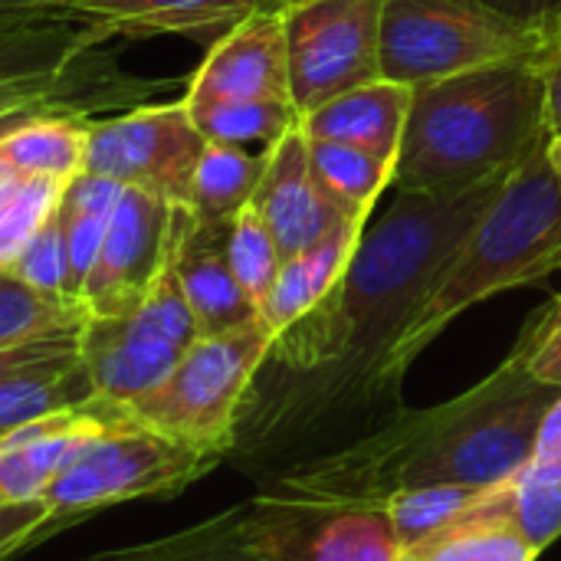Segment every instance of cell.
<instances>
[{"label": "cell", "instance_id": "bcb514c9", "mask_svg": "<svg viewBox=\"0 0 561 561\" xmlns=\"http://www.w3.org/2000/svg\"><path fill=\"white\" fill-rule=\"evenodd\" d=\"M283 3H289V0H283ZM283 3H279V7H283Z\"/></svg>", "mask_w": 561, "mask_h": 561}, {"label": "cell", "instance_id": "e575fe53", "mask_svg": "<svg viewBox=\"0 0 561 561\" xmlns=\"http://www.w3.org/2000/svg\"><path fill=\"white\" fill-rule=\"evenodd\" d=\"M59 85V76L53 79H13L0 82V131L33 118V115H49L46 105L53 102V92Z\"/></svg>", "mask_w": 561, "mask_h": 561}, {"label": "cell", "instance_id": "277c9868", "mask_svg": "<svg viewBox=\"0 0 561 561\" xmlns=\"http://www.w3.org/2000/svg\"><path fill=\"white\" fill-rule=\"evenodd\" d=\"M546 141L510 171L424 296L388 365L394 388L404 391L411 365L467 309L561 270V178L549 164Z\"/></svg>", "mask_w": 561, "mask_h": 561}, {"label": "cell", "instance_id": "60d3db41", "mask_svg": "<svg viewBox=\"0 0 561 561\" xmlns=\"http://www.w3.org/2000/svg\"><path fill=\"white\" fill-rule=\"evenodd\" d=\"M53 0H0V20L10 16H30V13H49Z\"/></svg>", "mask_w": 561, "mask_h": 561}, {"label": "cell", "instance_id": "d590c367", "mask_svg": "<svg viewBox=\"0 0 561 561\" xmlns=\"http://www.w3.org/2000/svg\"><path fill=\"white\" fill-rule=\"evenodd\" d=\"M496 16L526 26L542 36H559L561 33V0H477Z\"/></svg>", "mask_w": 561, "mask_h": 561}, {"label": "cell", "instance_id": "f6af8a7d", "mask_svg": "<svg viewBox=\"0 0 561 561\" xmlns=\"http://www.w3.org/2000/svg\"><path fill=\"white\" fill-rule=\"evenodd\" d=\"M394 561H424V559H417L414 552H401V556H398V559H394Z\"/></svg>", "mask_w": 561, "mask_h": 561}, {"label": "cell", "instance_id": "8d00e7d4", "mask_svg": "<svg viewBox=\"0 0 561 561\" xmlns=\"http://www.w3.org/2000/svg\"><path fill=\"white\" fill-rule=\"evenodd\" d=\"M561 342V293H556L539 312L529 316L526 329L519 332L513 352H519L523 358H533L542 348H552Z\"/></svg>", "mask_w": 561, "mask_h": 561}, {"label": "cell", "instance_id": "ee69618b", "mask_svg": "<svg viewBox=\"0 0 561 561\" xmlns=\"http://www.w3.org/2000/svg\"><path fill=\"white\" fill-rule=\"evenodd\" d=\"M250 7H279L283 0H247Z\"/></svg>", "mask_w": 561, "mask_h": 561}, {"label": "cell", "instance_id": "4316f807", "mask_svg": "<svg viewBox=\"0 0 561 561\" xmlns=\"http://www.w3.org/2000/svg\"><path fill=\"white\" fill-rule=\"evenodd\" d=\"M187 105V102H184ZM204 141L263 151L273 148L283 135L299 128V112L289 99H243V102H207L187 105Z\"/></svg>", "mask_w": 561, "mask_h": 561}, {"label": "cell", "instance_id": "4dcf8cb0", "mask_svg": "<svg viewBox=\"0 0 561 561\" xmlns=\"http://www.w3.org/2000/svg\"><path fill=\"white\" fill-rule=\"evenodd\" d=\"M66 181L16 178L0 191V273H10L46 217L59 207Z\"/></svg>", "mask_w": 561, "mask_h": 561}, {"label": "cell", "instance_id": "74e56055", "mask_svg": "<svg viewBox=\"0 0 561 561\" xmlns=\"http://www.w3.org/2000/svg\"><path fill=\"white\" fill-rule=\"evenodd\" d=\"M542 89H546V131L561 135V33L539 49Z\"/></svg>", "mask_w": 561, "mask_h": 561}, {"label": "cell", "instance_id": "f546056e", "mask_svg": "<svg viewBox=\"0 0 561 561\" xmlns=\"http://www.w3.org/2000/svg\"><path fill=\"white\" fill-rule=\"evenodd\" d=\"M483 490L486 486L444 483V486H414V490H401V493L388 496L385 510L391 516L401 549L404 552L417 549L421 542L434 539L437 533L457 526L480 503Z\"/></svg>", "mask_w": 561, "mask_h": 561}, {"label": "cell", "instance_id": "836d02e7", "mask_svg": "<svg viewBox=\"0 0 561 561\" xmlns=\"http://www.w3.org/2000/svg\"><path fill=\"white\" fill-rule=\"evenodd\" d=\"M16 279H23L26 286L49 293V296H62L72 299L66 293V240H62V217L59 207L46 217V224L36 230V237L30 240V247L20 253V260L10 270ZM79 302V299H76Z\"/></svg>", "mask_w": 561, "mask_h": 561}, {"label": "cell", "instance_id": "484cf974", "mask_svg": "<svg viewBox=\"0 0 561 561\" xmlns=\"http://www.w3.org/2000/svg\"><path fill=\"white\" fill-rule=\"evenodd\" d=\"M92 561H266L243 536L240 506L164 539L102 552Z\"/></svg>", "mask_w": 561, "mask_h": 561}, {"label": "cell", "instance_id": "d6a6232c", "mask_svg": "<svg viewBox=\"0 0 561 561\" xmlns=\"http://www.w3.org/2000/svg\"><path fill=\"white\" fill-rule=\"evenodd\" d=\"M59 217H62V240H66V293L72 299H79L82 286L95 266V256H99V247H102L112 214L89 210V207H79V204H69L59 197Z\"/></svg>", "mask_w": 561, "mask_h": 561}, {"label": "cell", "instance_id": "9a60e30c", "mask_svg": "<svg viewBox=\"0 0 561 561\" xmlns=\"http://www.w3.org/2000/svg\"><path fill=\"white\" fill-rule=\"evenodd\" d=\"M250 207L273 230L283 260L302 253L306 247L332 233L342 220H352L316 181L309 164V138L302 135V128H293L270 148L266 171Z\"/></svg>", "mask_w": 561, "mask_h": 561}, {"label": "cell", "instance_id": "e0dca14e", "mask_svg": "<svg viewBox=\"0 0 561 561\" xmlns=\"http://www.w3.org/2000/svg\"><path fill=\"white\" fill-rule=\"evenodd\" d=\"M250 10L247 0H53L49 13H69L99 30L128 36H191L214 43Z\"/></svg>", "mask_w": 561, "mask_h": 561}, {"label": "cell", "instance_id": "83f0119b", "mask_svg": "<svg viewBox=\"0 0 561 561\" xmlns=\"http://www.w3.org/2000/svg\"><path fill=\"white\" fill-rule=\"evenodd\" d=\"M486 493V490H483ZM483 500V496H480ZM424 561H536L539 549L503 516H490L480 503L457 526L408 549Z\"/></svg>", "mask_w": 561, "mask_h": 561}, {"label": "cell", "instance_id": "9c48e42d", "mask_svg": "<svg viewBox=\"0 0 561 561\" xmlns=\"http://www.w3.org/2000/svg\"><path fill=\"white\" fill-rule=\"evenodd\" d=\"M247 542L266 561H394L404 549L385 503L263 486L240 506Z\"/></svg>", "mask_w": 561, "mask_h": 561}, {"label": "cell", "instance_id": "7c38bea8", "mask_svg": "<svg viewBox=\"0 0 561 561\" xmlns=\"http://www.w3.org/2000/svg\"><path fill=\"white\" fill-rule=\"evenodd\" d=\"M171 243L174 204L138 187H125L108 217L95 266L79 296L89 319L131 312L164 270Z\"/></svg>", "mask_w": 561, "mask_h": 561}, {"label": "cell", "instance_id": "5bb4252c", "mask_svg": "<svg viewBox=\"0 0 561 561\" xmlns=\"http://www.w3.org/2000/svg\"><path fill=\"white\" fill-rule=\"evenodd\" d=\"M122 404L92 398L0 437V513L30 510L76 460V454L122 417Z\"/></svg>", "mask_w": 561, "mask_h": 561}, {"label": "cell", "instance_id": "7402d4cb", "mask_svg": "<svg viewBox=\"0 0 561 561\" xmlns=\"http://www.w3.org/2000/svg\"><path fill=\"white\" fill-rule=\"evenodd\" d=\"M89 125L69 115H33L0 131V158L20 178L72 181L85 168Z\"/></svg>", "mask_w": 561, "mask_h": 561}, {"label": "cell", "instance_id": "ac0fdd59", "mask_svg": "<svg viewBox=\"0 0 561 561\" xmlns=\"http://www.w3.org/2000/svg\"><path fill=\"white\" fill-rule=\"evenodd\" d=\"M411 102H414L411 85H401L391 79H375V82L348 89V92L329 99L325 105L312 108L309 115L299 118V128L306 138L358 145V148L378 151L398 164Z\"/></svg>", "mask_w": 561, "mask_h": 561}, {"label": "cell", "instance_id": "d6986e66", "mask_svg": "<svg viewBox=\"0 0 561 561\" xmlns=\"http://www.w3.org/2000/svg\"><path fill=\"white\" fill-rule=\"evenodd\" d=\"M365 227L368 224L362 220H342L332 233H325L302 253L283 260V270L260 306V322L273 332V339L283 335L302 316H309L342 283Z\"/></svg>", "mask_w": 561, "mask_h": 561}, {"label": "cell", "instance_id": "2e32d148", "mask_svg": "<svg viewBox=\"0 0 561 561\" xmlns=\"http://www.w3.org/2000/svg\"><path fill=\"white\" fill-rule=\"evenodd\" d=\"M227 230L230 224H204L187 207H174L171 266L201 335L233 332L260 319V309L233 276L227 256Z\"/></svg>", "mask_w": 561, "mask_h": 561}, {"label": "cell", "instance_id": "4fadbf2b", "mask_svg": "<svg viewBox=\"0 0 561 561\" xmlns=\"http://www.w3.org/2000/svg\"><path fill=\"white\" fill-rule=\"evenodd\" d=\"M289 99L286 30L279 7H256L220 33L191 76L187 105ZM293 102V99H289Z\"/></svg>", "mask_w": 561, "mask_h": 561}, {"label": "cell", "instance_id": "1f68e13d", "mask_svg": "<svg viewBox=\"0 0 561 561\" xmlns=\"http://www.w3.org/2000/svg\"><path fill=\"white\" fill-rule=\"evenodd\" d=\"M227 256H230L237 283L243 286V293L260 309L263 299L270 296L279 270H283V253H279V243H276L273 230L266 227V220L253 207H243L230 220Z\"/></svg>", "mask_w": 561, "mask_h": 561}, {"label": "cell", "instance_id": "44dd1931", "mask_svg": "<svg viewBox=\"0 0 561 561\" xmlns=\"http://www.w3.org/2000/svg\"><path fill=\"white\" fill-rule=\"evenodd\" d=\"M92 398L95 388L79 352L30 365L0 381V437L26 424H36L49 414L82 408Z\"/></svg>", "mask_w": 561, "mask_h": 561}, {"label": "cell", "instance_id": "f35d334b", "mask_svg": "<svg viewBox=\"0 0 561 561\" xmlns=\"http://www.w3.org/2000/svg\"><path fill=\"white\" fill-rule=\"evenodd\" d=\"M533 463H556L561 467V394L556 404L549 408V414L542 417L539 437H536V450L529 457Z\"/></svg>", "mask_w": 561, "mask_h": 561}, {"label": "cell", "instance_id": "7a4b0ae2", "mask_svg": "<svg viewBox=\"0 0 561 561\" xmlns=\"http://www.w3.org/2000/svg\"><path fill=\"white\" fill-rule=\"evenodd\" d=\"M559 394L561 388L510 352L470 391L437 408H404L381 431L289 467L270 486L352 503H385L414 486H493L529 463L542 417Z\"/></svg>", "mask_w": 561, "mask_h": 561}, {"label": "cell", "instance_id": "b9f144b4", "mask_svg": "<svg viewBox=\"0 0 561 561\" xmlns=\"http://www.w3.org/2000/svg\"><path fill=\"white\" fill-rule=\"evenodd\" d=\"M546 154H549V164L556 168V174L561 178V135H552L546 141Z\"/></svg>", "mask_w": 561, "mask_h": 561}, {"label": "cell", "instance_id": "6da1fadb", "mask_svg": "<svg viewBox=\"0 0 561 561\" xmlns=\"http://www.w3.org/2000/svg\"><path fill=\"white\" fill-rule=\"evenodd\" d=\"M510 174L460 194L398 191L365 227L342 283L273 339L240 421L276 454V473L335 454L404 411L391 385V355L447 260Z\"/></svg>", "mask_w": 561, "mask_h": 561}, {"label": "cell", "instance_id": "cb8c5ba5", "mask_svg": "<svg viewBox=\"0 0 561 561\" xmlns=\"http://www.w3.org/2000/svg\"><path fill=\"white\" fill-rule=\"evenodd\" d=\"M266 151H250L237 145H214L207 141L194 181H191V201L187 210L204 224H230L243 207H250L263 171H266Z\"/></svg>", "mask_w": 561, "mask_h": 561}, {"label": "cell", "instance_id": "30bf717a", "mask_svg": "<svg viewBox=\"0 0 561 561\" xmlns=\"http://www.w3.org/2000/svg\"><path fill=\"white\" fill-rule=\"evenodd\" d=\"M283 10L289 99L302 115L381 79L385 0H289Z\"/></svg>", "mask_w": 561, "mask_h": 561}, {"label": "cell", "instance_id": "f1b7e54d", "mask_svg": "<svg viewBox=\"0 0 561 561\" xmlns=\"http://www.w3.org/2000/svg\"><path fill=\"white\" fill-rule=\"evenodd\" d=\"M89 312L76 299L49 296L13 273H0V348H16L36 339L79 332Z\"/></svg>", "mask_w": 561, "mask_h": 561}, {"label": "cell", "instance_id": "8fae6325", "mask_svg": "<svg viewBox=\"0 0 561 561\" xmlns=\"http://www.w3.org/2000/svg\"><path fill=\"white\" fill-rule=\"evenodd\" d=\"M207 141L181 102L141 105L118 118L89 125L85 168L125 187L148 191L174 207H187L191 181Z\"/></svg>", "mask_w": 561, "mask_h": 561}, {"label": "cell", "instance_id": "603a6c76", "mask_svg": "<svg viewBox=\"0 0 561 561\" xmlns=\"http://www.w3.org/2000/svg\"><path fill=\"white\" fill-rule=\"evenodd\" d=\"M309 164L322 191L352 220L371 224L378 197L394 181V161L345 141L309 138Z\"/></svg>", "mask_w": 561, "mask_h": 561}, {"label": "cell", "instance_id": "3957f363", "mask_svg": "<svg viewBox=\"0 0 561 561\" xmlns=\"http://www.w3.org/2000/svg\"><path fill=\"white\" fill-rule=\"evenodd\" d=\"M546 138L539 53L490 62L414 89L391 184L460 194L510 174Z\"/></svg>", "mask_w": 561, "mask_h": 561}, {"label": "cell", "instance_id": "52a82bcc", "mask_svg": "<svg viewBox=\"0 0 561 561\" xmlns=\"http://www.w3.org/2000/svg\"><path fill=\"white\" fill-rule=\"evenodd\" d=\"M549 36L516 26L477 0H385L381 79L427 85L490 62L533 56Z\"/></svg>", "mask_w": 561, "mask_h": 561}, {"label": "cell", "instance_id": "ab89813d", "mask_svg": "<svg viewBox=\"0 0 561 561\" xmlns=\"http://www.w3.org/2000/svg\"><path fill=\"white\" fill-rule=\"evenodd\" d=\"M516 355H519V352H516ZM526 365H529V368H533V375H539L542 381H549V385L561 388V342L559 345H552V348L536 352L533 358H526Z\"/></svg>", "mask_w": 561, "mask_h": 561}, {"label": "cell", "instance_id": "8992f818", "mask_svg": "<svg viewBox=\"0 0 561 561\" xmlns=\"http://www.w3.org/2000/svg\"><path fill=\"white\" fill-rule=\"evenodd\" d=\"M270 348L273 332L260 319L233 332L201 335L158 388L122 408L131 421L178 444L227 457Z\"/></svg>", "mask_w": 561, "mask_h": 561}, {"label": "cell", "instance_id": "5b68a950", "mask_svg": "<svg viewBox=\"0 0 561 561\" xmlns=\"http://www.w3.org/2000/svg\"><path fill=\"white\" fill-rule=\"evenodd\" d=\"M220 460L224 457L178 444L122 414L112 427L95 434L59 480L30 506V523L0 546V556L20 552L23 546L39 542V536L95 510L141 496H174L207 477Z\"/></svg>", "mask_w": 561, "mask_h": 561}, {"label": "cell", "instance_id": "ffe728a7", "mask_svg": "<svg viewBox=\"0 0 561 561\" xmlns=\"http://www.w3.org/2000/svg\"><path fill=\"white\" fill-rule=\"evenodd\" d=\"M108 33L69 13H30L0 20V82L62 76Z\"/></svg>", "mask_w": 561, "mask_h": 561}, {"label": "cell", "instance_id": "7bdbcfd3", "mask_svg": "<svg viewBox=\"0 0 561 561\" xmlns=\"http://www.w3.org/2000/svg\"><path fill=\"white\" fill-rule=\"evenodd\" d=\"M16 178H20V174H16V171H13V168H10V164H7V161L0 158V191H3V187H10V184H13Z\"/></svg>", "mask_w": 561, "mask_h": 561}, {"label": "cell", "instance_id": "ba28073f", "mask_svg": "<svg viewBox=\"0 0 561 561\" xmlns=\"http://www.w3.org/2000/svg\"><path fill=\"white\" fill-rule=\"evenodd\" d=\"M201 339L171 256L145 299L108 319H89L79 332V358L92 378L95 398L131 404L158 388L184 352Z\"/></svg>", "mask_w": 561, "mask_h": 561}, {"label": "cell", "instance_id": "d4e9b609", "mask_svg": "<svg viewBox=\"0 0 561 561\" xmlns=\"http://www.w3.org/2000/svg\"><path fill=\"white\" fill-rule=\"evenodd\" d=\"M480 510L510 519L539 552L561 539V467L526 463L510 480L486 486Z\"/></svg>", "mask_w": 561, "mask_h": 561}]
</instances>
